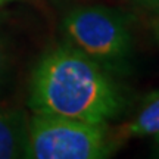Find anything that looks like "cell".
<instances>
[{"instance_id":"obj_1","label":"cell","mask_w":159,"mask_h":159,"mask_svg":"<svg viewBox=\"0 0 159 159\" xmlns=\"http://www.w3.org/2000/svg\"><path fill=\"white\" fill-rule=\"evenodd\" d=\"M34 114L105 124L121 109V97L105 69L85 53L62 46L49 52L31 80Z\"/></svg>"},{"instance_id":"obj_2","label":"cell","mask_w":159,"mask_h":159,"mask_svg":"<svg viewBox=\"0 0 159 159\" xmlns=\"http://www.w3.org/2000/svg\"><path fill=\"white\" fill-rule=\"evenodd\" d=\"M108 152L102 124L41 114L30 121L25 158L100 159Z\"/></svg>"},{"instance_id":"obj_3","label":"cell","mask_w":159,"mask_h":159,"mask_svg":"<svg viewBox=\"0 0 159 159\" xmlns=\"http://www.w3.org/2000/svg\"><path fill=\"white\" fill-rule=\"evenodd\" d=\"M63 28L77 49L105 68H118L130 52V33L122 18L105 7H81L69 13Z\"/></svg>"},{"instance_id":"obj_4","label":"cell","mask_w":159,"mask_h":159,"mask_svg":"<svg viewBox=\"0 0 159 159\" xmlns=\"http://www.w3.org/2000/svg\"><path fill=\"white\" fill-rule=\"evenodd\" d=\"M28 127L22 114L0 111V159L25 156Z\"/></svg>"},{"instance_id":"obj_5","label":"cell","mask_w":159,"mask_h":159,"mask_svg":"<svg viewBox=\"0 0 159 159\" xmlns=\"http://www.w3.org/2000/svg\"><path fill=\"white\" fill-rule=\"evenodd\" d=\"M124 136H149L159 134V96L155 97L134 121L125 125Z\"/></svg>"},{"instance_id":"obj_6","label":"cell","mask_w":159,"mask_h":159,"mask_svg":"<svg viewBox=\"0 0 159 159\" xmlns=\"http://www.w3.org/2000/svg\"><path fill=\"white\" fill-rule=\"evenodd\" d=\"M3 69H5V57H3V53L0 50V77L3 74Z\"/></svg>"},{"instance_id":"obj_7","label":"cell","mask_w":159,"mask_h":159,"mask_svg":"<svg viewBox=\"0 0 159 159\" xmlns=\"http://www.w3.org/2000/svg\"><path fill=\"white\" fill-rule=\"evenodd\" d=\"M143 3L146 5H150V6H159V0H140Z\"/></svg>"},{"instance_id":"obj_8","label":"cell","mask_w":159,"mask_h":159,"mask_svg":"<svg viewBox=\"0 0 159 159\" xmlns=\"http://www.w3.org/2000/svg\"><path fill=\"white\" fill-rule=\"evenodd\" d=\"M155 34H156V39L159 40V18L156 19V22H155Z\"/></svg>"},{"instance_id":"obj_9","label":"cell","mask_w":159,"mask_h":159,"mask_svg":"<svg viewBox=\"0 0 159 159\" xmlns=\"http://www.w3.org/2000/svg\"><path fill=\"white\" fill-rule=\"evenodd\" d=\"M7 2H12V0H0V5H3V3H7Z\"/></svg>"}]
</instances>
